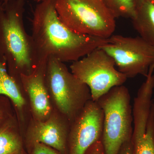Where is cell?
<instances>
[{"mask_svg":"<svg viewBox=\"0 0 154 154\" xmlns=\"http://www.w3.org/2000/svg\"><path fill=\"white\" fill-rule=\"evenodd\" d=\"M56 0H42L32 19V34L38 63L54 58L62 62L76 61L108 42V38L75 33L60 21Z\"/></svg>","mask_w":154,"mask_h":154,"instance_id":"1","label":"cell"},{"mask_svg":"<svg viewBox=\"0 0 154 154\" xmlns=\"http://www.w3.org/2000/svg\"><path fill=\"white\" fill-rule=\"evenodd\" d=\"M25 5V0L0 1V58L20 85L21 75L30 74L38 64L32 37L24 26Z\"/></svg>","mask_w":154,"mask_h":154,"instance_id":"2","label":"cell"},{"mask_svg":"<svg viewBox=\"0 0 154 154\" xmlns=\"http://www.w3.org/2000/svg\"><path fill=\"white\" fill-rule=\"evenodd\" d=\"M45 81L54 108L71 124L92 99L90 89L64 63L54 58L48 60Z\"/></svg>","mask_w":154,"mask_h":154,"instance_id":"3","label":"cell"},{"mask_svg":"<svg viewBox=\"0 0 154 154\" xmlns=\"http://www.w3.org/2000/svg\"><path fill=\"white\" fill-rule=\"evenodd\" d=\"M59 18L75 33L108 38L116 28V18L102 0H56Z\"/></svg>","mask_w":154,"mask_h":154,"instance_id":"4","label":"cell"},{"mask_svg":"<svg viewBox=\"0 0 154 154\" xmlns=\"http://www.w3.org/2000/svg\"><path fill=\"white\" fill-rule=\"evenodd\" d=\"M131 96L126 87H113L98 101L104 113L102 141L105 154H117L133 132Z\"/></svg>","mask_w":154,"mask_h":154,"instance_id":"5","label":"cell"},{"mask_svg":"<svg viewBox=\"0 0 154 154\" xmlns=\"http://www.w3.org/2000/svg\"><path fill=\"white\" fill-rule=\"evenodd\" d=\"M70 69L88 86L92 99L96 102L113 87L123 85L128 79L116 68L113 58L100 48L73 62Z\"/></svg>","mask_w":154,"mask_h":154,"instance_id":"6","label":"cell"},{"mask_svg":"<svg viewBox=\"0 0 154 154\" xmlns=\"http://www.w3.org/2000/svg\"><path fill=\"white\" fill-rule=\"evenodd\" d=\"M100 47L114 60L117 69L127 78L146 77L154 65V47L140 36L113 35Z\"/></svg>","mask_w":154,"mask_h":154,"instance_id":"7","label":"cell"},{"mask_svg":"<svg viewBox=\"0 0 154 154\" xmlns=\"http://www.w3.org/2000/svg\"><path fill=\"white\" fill-rule=\"evenodd\" d=\"M104 113L98 102L88 101L70 126L67 154H85L96 142L102 140Z\"/></svg>","mask_w":154,"mask_h":154,"instance_id":"8","label":"cell"},{"mask_svg":"<svg viewBox=\"0 0 154 154\" xmlns=\"http://www.w3.org/2000/svg\"><path fill=\"white\" fill-rule=\"evenodd\" d=\"M70 123L54 108L47 120L38 121L31 118L24 134L28 150L33 144L39 143L54 149L61 154H67V140Z\"/></svg>","mask_w":154,"mask_h":154,"instance_id":"9","label":"cell"},{"mask_svg":"<svg viewBox=\"0 0 154 154\" xmlns=\"http://www.w3.org/2000/svg\"><path fill=\"white\" fill-rule=\"evenodd\" d=\"M47 61L39 62L30 74L20 76L22 89L29 100L31 118L38 121L47 120L54 110L45 84Z\"/></svg>","mask_w":154,"mask_h":154,"instance_id":"10","label":"cell"},{"mask_svg":"<svg viewBox=\"0 0 154 154\" xmlns=\"http://www.w3.org/2000/svg\"><path fill=\"white\" fill-rule=\"evenodd\" d=\"M133 154H154V99L151 109L137 105L132 110Z\"/></svg>","mask_w":154,"mask_h":154,"instance_id":"11","label":"cell"},{"mask_svg":"<svg viewBox=\"0 0 154 154\" xmlns=\"http://www.w3.org/2000/svg\"><path fill=\"white\" fill-rule=\"evenodd\" d=\"M0 95L11 100L19 123L25 124L27 104L22 86L9 74L7 65L0 60Z\"/></svg>","mask_w":154,"mask_h":154,"instance_id":"12","label":"cell"},{"mask_svg":"<svg viewBox=\"0 0 154 154\" xmlns=\"http://www.w3.org/2000/svg\"><path fill=\"white\" fill-rule=\"evenodd\" d=\"M23 135L15 113L0 126V154H27Z\"/></svg>","mask_w":154,"mask_h":154,"instance_id":"13","label":"cell"},{"mask_svg":"<svg viewBox=\"0 0 154 154\" xmlns=\"http://www.w3.org/2000/svg\"><path fill=\"white\" fill-rule=\"evenodd\" d=\"M140 36L154 47V3L149 0L136 2V13L131 19Z\"/></svg>","mask_w":154,"mask_h":154,"instance_id":"14","label":"cell"},{"mask_svg":"<svg viewBox=\"0 0 154 154\" xmlns=\"http://www.w3.org/2000/svg\"><path fill=\"white\" fill-rule=\"evenodd\" d=\"M116 19H132L136 13L135 0H102Z\"/></svg>","mask_w":154,"mask_h":154,"instance_id":"15","label":"cell"},{"mask_svg":"<svg viewBox=\"0 0 154 154\" xmlns=\"http://www.w3.org/2000/svg\"><path fill=\"white\" fill-rule=\"evenodd\" d=\"M15 113L11 100L7 96L0 95V126Z\"/></svg>","mask_w":154,"mask_h":154,"instance_id":"16","label":"cell"},{"mask_svg":"<svg viewBox=\"0 0 154 154\" xmlns=\"http://www.w3.org/2000/svg\"><path fill=\"white\" fill-rule=\"evenodd\" d=\"M28 152L29 154H61L49 146L39 143L33 144Z\"/></svg>","mask_w":154,"mask_h":154,"instance_id":"17","label":"cell"},{"mask_svg":"<svg viewBox=\"0 0 154 154\" xmlns=\"http://www.w3.org/2000/svg\"><path fill=\"white\" fill-rule=\"evenodd\" d=\"M85 154H105L102 140L95 143L89 148Z\"/></svg>","mask_w":154,"mask_h":154,"instance_id":"18","label":"cell"},{"mask_svg":"<svg viewBox=\"0 0 154 154\" xmlns=\"http://www.w3.org/2000/svg\"><path fill=\"white\" fill-rule=\"evenodd\" d=\"M117 154H133L131 140L123 144Z\"/></svg>","mask_w":154,"mask_h":154,"instance_id":"19","label":"cell"},{"mask_svg":"<svg viewBox=\"0 0 154 154\" xmlns=\"http://www.w3.org/2000/svg\"><path fill=\"white\" fill-rule=\"evenodd\" d=\"M137 1H139V0H135V2ZM149 1H151L152 2L154 3V0H149Z\"/></svg>","mask_w":154,"mask_h":154,"instance_id":"20","label":"cell"},{"mask_svg":"<svg viewBox=\"0 0 154 154\" xmlns=\"http://www.w3.org/2000/svg\"><path fill=\"white\" fill-rule=\"evenodd\" d=\"M4 1H5V0H0V1L2 2H4Z\"/></svg>","mask_w":154,"mask_h":154,"instance_id":"21","label":"cell"}]
</instances>
